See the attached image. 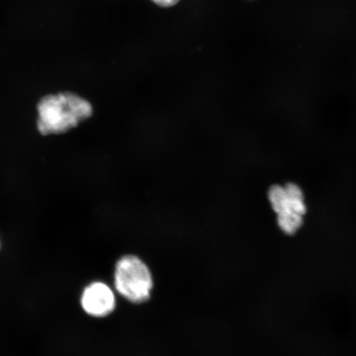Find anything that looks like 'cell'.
I'll return each instance as SVG.
<instances>
[{
	"instance_id": "cell-1",
	"label": "cell",
	"mask_w": 356,
	"mask_h": 356,
	"mask_svg": "<svg viewBox=\"0 0 356 356\" xmlns=\"http://www.w3.org/2000/svg\"><path fill=\"white\" fill-rule=\"evenodd\" d=\"M38 128L43 136L65 133L90 118L92 106L72 92L44 97L38 106Z\"/></svg>"
},
{
	"instance_id": "cell-5",
	"label": "cell",
	"mask_w": 356,
	"mask_h": 356,
	"mask_svg": "<svg viewBox=\"0 0 356 356\" xmlns=\"http://www.w3.org/2000/svg\"><path fill=\"white\" fill-rule=\"evenodd\" d=\"M156 4L161 7H172L175 6L179 0H152Z\"/></svg>"
},
{
	"instance_id": "cell-3",
	"label": "cell",
	"mask_w": 356,
	"mask_h": 356,
	"mask_svg": "<svg viewBox=\"0 0 356 356\" xmlns=\"http://www.w3.org/2000/svg\"><path fill=\"white\" fill-rule=\"evenodd\" d=\"M268 198L277 215L280 229L289 235L295 234L304 222L307 211L305 195L299 186L288 184L271 186Z\"/></svg>"
},
{
	"instance_id": "cell-4",
	"label": "cell",
	"mask_w": 356,
	"mask_h": 356,
	"mask_svg": "<svg viewBox=\"0 0 356 356\" xmlns=\"http://www.w3.org/2000/svg\"><path fill=\"white\" fill-rule=\"evenodd\" d=\"M81 304L88 314L93 317H106L115 309L114 293L104 283H92L84 289Z\"/></svg>"
},
{
	"instance_id": "cell-2",
	"label": "cell",
	"mask_w": 356,
	"mask_h": 356,
	"mask_svg": "<svg viewBox=\"0 0 356 356\" xmlns=\"http://www.w3.org/2000/svg\"><path fill=\"white\" fill-rule=\"evenodd\" d=\"M115 287L127 300L141 304L149 299L153 288L152 275L140 258L123 257L115 266Z\"/></svg>"
}]
</instances>
